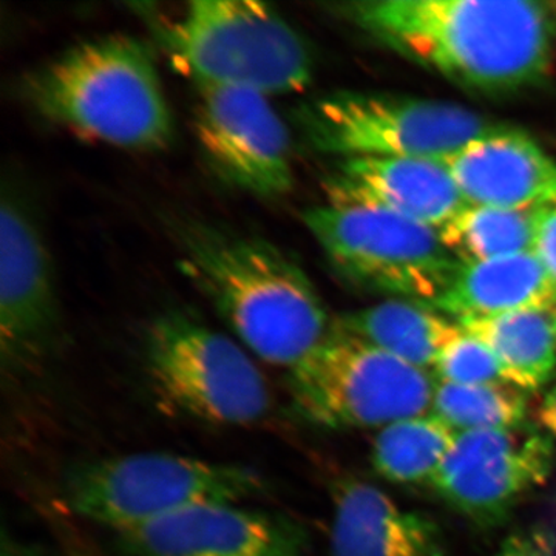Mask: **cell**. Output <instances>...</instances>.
<instances>
[{"instance_id": "1", "label": "cell", "mask_w": 556, "mask_h": 556, "mask_svg": "<svg viewBox=\"0 0 556 556\" xmlns=\"http://www.w3.org/2000/svg\"><path fill=\"white\" fill-rule=\"evenodd\" d=\"M340 16L401 56L484 94L540 86L554 61L555 22L530 0H356Z\"/></svg>"}, {"instance_id": "2", "label": "cell", "mask_w": 556, "mask_h": 556, "mask_svg": "<svg viewBox=\"0 0 556 556\" xmlns=\"http://www.w3.org/2000/svg\"><path fill=\"white\" fill-rule=\"evenodd\" d=\"M185 270L252 356L291 369L331 331L311 278L257 237L193 226L182 233Z\"/></svg>"}, {"instance_id": "3", "label": "cell", "mask_w": 556, "mask_h": 556, "mask_svg": "<svg viewBox=\"0 0 556 556\" xmlns=\"http://www.w3.org/2000/svg\"><path fill=\"white\" fill-rule=\"evenodd\" d=\"M27 98L43 118L115 148L159 150L172 139L155 58L130 36L65 51L28 79Z\"/></svg>"}, {"instance_id": "4", "label": "cell", "mask_w": 556, "mask_h": 556, "mask_svg": "<svg viewBox=\"0 0 556 556\" xmlns=\"http://www.w3.org/2000/svg\"><path fill=\"white\" fill-rule=\"evenodd\" d=\"M179 72L197 87L266 97L295 93L313 80L308 42L274 7L254 0H195L160 28Z\"/></svg>"}, {"instance_id": "5", "label": "cell", "mask_w": 556, "mask_h": 556, "mask_svg": "<svg viewBox=\"0 0 556 556\" xmlns=\"http://www.w3.org/2000/svg\"><path fill=\"white\" fill-rule=\"evenodd\" d=\"M265 490L257 471L177 453L149 452L76 464L62 497L72 514L116 533L207 503H244Z\"/></svg>"}, {"instance_id": "6", "label": "cell", "mask_w": 556, "mask_h": 556, "mask_svg": "<svg viewBox=\"0 0 556 556\" xmlns=\"http://www.w3.org/2000/svg\"><path fill=\"white\" fill-rule=\"evenodd\" d=\"M303 223L331 265L368 291L431 306L460 268L437 229L369 201H329L306 208Z\"/></svg>"}, {"instance_id": "7", "label": "cell", "mask_w": 556, "mask_h": 556, "mask_svg": "<svg viewBox=\"0 0 556 556\" xmlns=\"http://www.w3.org/2000/svg\"><path fill=\"white\" fill-rule=\"evenodd\" d=\"M298 124L314 149L342 160H441L508 126L452 102L364 91L311 101L298 110Z\"/></svg>"}, {"instance_id": "8", "label": "cell", "mask_w": 556, "mask_h": 556, "mask_svg": "<svg viewBox=\"0 0 556 556\" xmlns=\"http://www.w3.org/2000/svg\"><path fill=\"white\" fill-rule=\"evenodd\" d=\"M288 371L299 415L332 430L383 428L426 415L437 390L427 369L334 327Z\"/></svg>"}, {"instance_id": "9", "label": "cell", "mask_w": 556, "mask_h": 556, "mask_svg": "<svg viewBox=\"0 0 556 556\" xmlns=\"http://www.w3.org/2000/svg\"><path fill=\"white\" fill-rule=\"evenodd\" d=\"M146 361L156 396L179 415L248 427L273 408L268 382L247 348L186 314L153 321Z\"/></svg>"}, {"instance_id": "10", "label": "cell", "mask_w": 556, "mask_h": 556, "mask_svg": "<svg viewBox=\"0 0 556 556\" xmlns=\"http://www.w3.org/2000/svg\"><path fill=\"white\" fill-rule=\"evenodd\" d=\"M555 466L552 437L522 424L460 431L431 489L442 503L475 525L493 527L522 500L546 485Z\"/></svg>"}, {"instance_id": "11", "label": "cell", "mask_w": 556, "mask_h": 556, "mask_svg": "<svg viewBox=\"0 0 556 556\" xmlns=\"http://www.w3.org/2000/svg\"><path fill=\"white\" fill-rule=\"evenodd\" d=\"M60 329L53 265L38 223L14 190L0 206V356L3 367L38 364Z\"/></svg>"}, {"instance_id": "12", "label": "cell", "mask_w": 556, "mask_h": 556, "mask_svg": "<svg viewBox=\"0 0 556 556\" xmlns=\"http://www.w3.org/2000/svg\"><path fill=\"white\" fill-rule=\"evenodd\" d=\"M199 91L197 135L215 169L262 199L288 193L294 185L291 135L269 97L228 87Z\"/></svg>"}, {"instance_id": "13", "label": "cell", "mask_w": 556, "mask_h": 556, "mask_svg": "<svg viewBox=\"0 0 556 556\" xmlns=\"http://www.w3.org/2000/svg\"><path fill=\"white\" fill-rule=\"evenodd\" d=\"M127 556H309L308 535L283 515L207 503L118 533Z\"/></svg>"}, {"instance_id": "14", "label": "cell", "mask_w": 556, "mask_h": 556, "mask_svg": "<svg viewBox=\"0 0 556 556\" xmlns=\"http://www.w3.org/2000/svg\"><path fill=\"white\" fill-rule=\"evenodd\" d=\"M437 161L467 204L529 211L556 203V161L517 127L473 139Z\"/></svg>"}, {"instance_id": "15", "label": "cell", "mask_w": 556, "mask_h": 556, "mask_svg": "<svg viewBox=\"0 0 556 556\" xmlns=\"http://www.w3.org/2000/svg\"><path fill=\"white\" fill-rule=\"evenodd\" d=\"M327 190L329 201H369L437 230L467 206L452 174L437 160H340Z\"/></svg>"}, {"instance_id": "16", "label": "cell", "mask_w": 556, "mask_h": 556, "mask_svg": "<svg viewBox=\"0 0 556 556\" xmlns=\"http://www.w3.org/2000/svg\"><path fill=\"white\" fill-rule=\"evenodd\" d=\"M331 556H447L441 527L376 485L340 478L331 490Z\"/></svg>"}, {"instance_id": "17", "label": "cell", "mask_w": 556, "mask_h": 556, "mask_svg": "<svg viewBox=\"0 0 556 556\" xmlns=\"http://www.w3.org/2000/svg\"><path fill=\"white\" fill-rule=\"evenodd\" d=\"M457 320L518 311H555L556 283L535 252L460 265L447 291L431 305Z\"/></svg>"}, {"instance_id": "18", "label": "cell", "mask_w": 556, "mask_h": 556, "mask_svg": "<svg viewBox=\"0 0 556 556\" xmlns=\"http://www.w3.org/2000/svg\"><path fill=\"white\" fill-rule=\"evenodd\" d=\"M332 327L420 369L434 368L442 351L463 334L459 324L439 311L401 299L342 314Z\"/></svg>"}, {"instance_id": "19", "label": "cell", "mask_w": 556, "mask_h": 556, "mask_svg": "<svg viewBox=\"0 0 556 556\" xmlns=\"http://www.w3.org/2000/svg\"><path fill=\"white\" fill-rule=\"evenodd\" d=\"M555 311H518L457 320L497 358L504 378L522 391L546 387L556 372Z\"/></svg>"}, {"instance_id": "20", "label": "cell", "mask_w": 556, "mask_h": 556, "mask_svg": "<svg viewBox=\"0 0 556 556\" xmlns=\"http://www.w3.org/2000/svg\"><path fill=\"white\" fill-rule=\"evenodd\" d=\"M456 431L434 415L397 420L380 428L372 441L376 473L399 485L431 484L448 455Z\"/></svg>"}, {"instance_id": "21", "label": "cell", "mask_w": 556, "mask_h": 556, "mask_svg": "<svg viewBox=\"0 0 556 556\" xmlns=\"http://www.w3.org/2000/svg\"><path fill=\"white\" fill-rule=\"evenodd\" d=\"M538 208L517 211L467 204L438 229L444 247L460 265L533 252Z\"/></svg>"}, {"instance_id": "22", "label": "cell", "mask_w": 556, "mask_h": 556, "mask_svg": "<svg viewBox=\"0 0 556 556\" xmlns=\"http://www.w3.org/2000/svg\"><path fill=\"white\" fill-rule=\"evenodd\" d=\"M431 408L434 416L460 433L522 426L529 402L526 391L510 383L457 386L438 382Z\"/></svg>"}, {"instance_id": "23", "label": "cell", "mask_w": 556, "mask_h": 556, "mask_svg": "<svg viewBox=\"0 0 556 556\" xmlns=\"http://www.w3.org/2000/svg\"><path fill=\"white\" fill-rule=\"evenodd\" d=\"M439 382L457 386L507 383L495 354L481 342L464 332L439 356L434 365Z\"/></svg>"}, {"instance_id": "24", "label": "cell", "mask_w": 556, "mask_h": 556, "mask_svg": "<svg viewBox=\"0 0 556 556\" xmlns=\"http://www.w3.org/2000/svg\"><path fill=\"white\" fill-rule=\"evenodd\" d=\"M495 556H556V540L544 527H527L508 535Z\"/></svg>"}, {"instance_id": "25", "label": "cell", "mask_w": 556, "mask_h": 556, "mask_svg": "<svg viewBox=\"0 0 556 556\" xmlns=\"http://www.w3.org/2000/svg\"><path fill=\"white\" fill-rule=\"evenodd\" d=\"M533 252L556 283V203L538 208L536 240Z\"/></svg>"}, {"instance_id": "26", "label": "cell", "mask_w": 556, "mask_h": 556, "mask_svg": "<svg viewBox=\"0 0 556 556\" xmlns=\"http://www.w3.org/2000/svg\"><path fill=\"white\" fill-rule=\"evenodd\" d=\"M0 556H51L47 548L39 544L27 543L20 538L10 535L7 530L2 532V543H0Z\"/></svg>"}, {"instance_id": "27", "label": "cell", "mask_w": 556, "mask_h": 556, "mask_svg": "<svg viewBox=\"0 0 556 556\" xmlns=\"http://www.w3.org/2000/svg\"><path fill=\"white\" fill-rule=\"evenodd\" d=\"M538 424L547 431L548 437L556 438V386L552 387L536 409Z\"/></svg>"}, {"instance_id": "28", "label": "cell", "mask_w": 556, "mask_h": 556, "mask_svg": "<svg viewBox=\"0 0 556 556\" xmlns=\"http://www.w3.org/2000/svg\"><path fill=\"white\" fill-rule=\"evenodd\" d=\"M68 556H94V554L78 538H70Z\"/></svg>"}, {"instance_id": "29", "label": "cell", "mask_w": 556, "mask_h": 556, "mask_svg": "<svg viewBox=\"0 0 556 556\" xmlns=\"http://www.w3.org/2000/svg\"><path fill=\"white\" fill-rule=\"evenodd\" d=\"M554 318H555V331H556V309H555V313H554Z\"/></svg>"}, {"instance_id": "30", "label": "cell", "mask_w": 556, "mask_h": 556, "mask_svg": "<svg viewBox=\"0 0 556 556\" xmlns=\"http://www.w3.org/2000/svg\"><path fill=\"white\" fill-rule=\"evenodd\" d=\"M555 9H556V5H555Z\"/></svg>"}]
</instances>
